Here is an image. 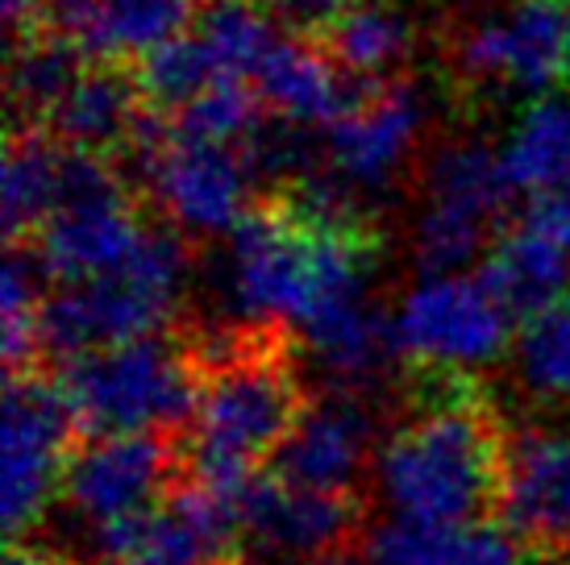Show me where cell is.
<instances>
[{
	"label": "cell",
	"mask_w": 570,
	"mask_h": 565,
	"mask_svg": "<svg viewBox=\"0 0 570 565\" xmlns=\"http://www.w3.org/2000/svg\"><path fill=\"white\" fill-rule=\"evenodd\" d=\"M416 416L380 445L375 490L392 519L459 528L500 507L508 437L466 375L416 366Z\"/></svg>",
	"instance_id": "cell-1"
},
{
	"label": "cell",
	"mask_w": 570,
	"mask_h": 565,
	"mask_svg": "<svg viewBox=\"0 0 570 565\" xmlns=\"http://www.w3.org/2000/svg\"><path fill=\"white\" fill-rule=\"evenodd\" d=\"M188 354L200 366V404L184 466L191 483L234 503L258 474L254 466L279 454L308 408L301 375L287 361L284 329L263 325L208 333V341L188 346Z\"/></svg>",
	"instance_id": "cell-2"
},
{
	"label": "cell",
	"mask_w": 570,
	"mask_h": 565,
	"mask_svg": "<svg viewBox=\"0 0 570 565\" xmlns=\"http://www.w3.org/2000/svg\"><path fill=\"white\" fill-rule=\"evenodd\" d=\"M188 282V246L175 229H146L138 254L121 270L80 287H55L38 308V349L71 361L142 337H159L171 325Z\"/></svg>",
	"instance_id": "cell-3"
},
{
	"label": "cell",
	"mask_w": 570,
	"mask_h": 565,
	"mask_svg": "<svg viewBox=\"0 0 570 565\" xmlns=\"http://www.w3.org/2000/svg\"><path fill=\"white\" fill-rule=\"evenodd\" d=\"M59 383L80 433L92 440L146 433L159 437V428L196 420L200 404V366L191 361L188 346H175L167 337H142L88 354L63 366Z\"/></svg>",
	"instance_id": "cell-4"
},
{
	"label": "cell",
	"mask_w": 570,
	"mask_h": 565,
	"mask_svg": "<svg viewBox=\"0 0 570 565\" xmlns=\"http://www.w3.org/2000/svg\"><path fill=\"white\" fill-rule=\"evenodd\" d=\"M80 433L59 378L38 370L9 375L4 424H0V507L9 536H21L47 519L50 503L63 495L71 437Z\"/></svg>",
	"instance_id": "cell-5"
},
{
	"label": "cell",
	"mask_w": 570,
	"mask_h": 565,
	"mask_svg": "<svg viewBox=\"0 0 570 565\" xmlns=\"http://www.w3.org/2000/svg\"><path fill=\"white\" fill-rule=\"evenodd\" d=\"M512 320L488 296V287L466 275L421 279L396 313L404 358L425 370L466 375L495 361L508 349Z\"/></svg>",
	"instance_id": "cell-6"
},
{
	"label": "cell",
	"mask_w": 570,
	"mask_h": 565,
	"mask_svg": "<svg viewBox=\"0 0 570 565\" xmlns=\"http://www.w3.org/2000/svg\"><path fill=\"white\" fill-rule=\"evenodd\" d=\"M238 533L234 503L188 478L155 512L83 536L96 565H222Z\"/></svg>",
	"instance_id": "cell-7"
},
{
	"label": "cell",
	"mask_w": 570,
	"mask_h": 565,
	"mask_svg": "<svg viewBox=\"0 0 570 565\" xmlns=\"http://www.w3.org/2000/svg\"><path fill=\"white\" fill-rule=\"evenodd\" d=\"M179 457L163 437H100L71 454L63 474V495L71 519L83 533H100L112 524L155 512L171 495V474Z\"/></svg>",
	"instance_id": "cell-8"
},
{
	"label": "cell",
	"mask_w": 570,
	"mask_h": 565,
	"mask_svg": "<svg viewBox=\"0 0 570 565\" xmlns=\"http://www.w3.org/2000/svg\"><path fill=\"white\" fill-rule=\"evenodd\" d=\"M567 0H512L462 38L466 79L508 92H541L567 71Z\"/></svg>",
	"instance_id": "cell-9"
},
{
	"label": "cell",
	"mask_w": 570,
	"mask_h": 565,
	"mask_svg": "<svg viewBox=\"0 0 570 565\" xmlns=\"http://www.w3.org/2000/svg\"><path fill=\"white\" fill-rule=\"evenodd\" d=\"M142 188L159 200L171 225L196 237L234 234L250 208L246 200L250 171L242 150L196 146L175 133L150 158V167L142 171Z\"/></svg>",
	"instance_id": "cell-10"
},
{
	"label": "cell",
	"mask_w": 570,
	"mask_h": 565,
	"mask_svg": "<svg viewBox=\"0 0 570 565\" xmlns=\"http://www.w3.org/2000/svg\"><path fill=\"white\" fill-rule=\"evenodd\" d=\"M504 528L541 557L570 553V433L521 428L508 437L500 483Z\"/></svg>",
	"instance_id": "cell-11"
},
{
	"label": "cell",
	"mask_w": 570,
	"mask_h": 565,
	"mask_svg": "<svg viewBox=\"0 0 570 565\" xmlns=\"http://www.w3.org/2000/svg\"><path fill=\"white\" fill-rule=\"evenodd\" d=\"M242 533L258 549L287 562H321L330 553H346V541L358 528L354 495L287 487L275 474H254L234 499Z\"/></svg>",
	"instance_id": "cell-12"
},
{
	"label": "cell",
	"mask_w": 570,
	"mask_h": 565,
	"mask_svg": "<svg viewBox=\"0 0 570 565\" xmlns=\"http://www.w3.org/2000/svg\"><path fill=\"white\" fill-rule=\"evenodd\" d=\"M371 457H380L375 412L366 408L363 395L325 391L301 412L292 437L271 462H275V478L287 487L354 495L358 474L375 466Z\"/></svg>",
	"instance_id": "cell-13"
},
{
	"label": "cell",
	"mask_w": 570,
	"mask_h": 565,
	"mask_svg": "<svg viewBox=\"0 0 570 565\" xmlns=\"http://www.w3.org/2000/svg\"><path fill=\"white\" fill-rule=\"evenodd\" d=\"M200 0H42L38 33L80 50L88 63H134L188 33Z\"/></svg>",
	"instance_id": "cell-14"
},
{
	"label": "cell",
	"mask_w": 570,
	"mask_h": 565,
	"mask_svg": "<svg viewBox=\"0 0 570 565\" xmlns=\"http://www.w3.org/2000/svg\"><path fill=\"white\" fill-rule=\"evenodd\" d=\"M421 129V96L409 79H387L333 121L321 138L325 171L342 188H383L409 158Z\"/></svg>",
	"instance_id": "cell-15"
},
{
	"label": "cell",
	"mask_w": 570,
	"mask_h": 565,
	"mask_svg": "<svg viewBox=\"0 0 570 565\" xmlns=\"http://www.w3.org/2000/svg\"><path fill=\"white\" fill-rule=\"evenodd\" d=\"M250 88L263 100V109H271L287 126L330 129L380 83H358L346 71H337V63L308 33L304 38L279 33L263 54V63L254 67Z\"/></svg>",
	"instance_id": "cell-16"
},
{
	"label": "cell",
	"mask_w": 570,
	"mask_h": 565,
	"mask_svg": "<svg viewBox=\"0 0 570 565\" xmlns=\"http://www.w3.org/2000/svg\"><path fill=\"white\" fill-rule=\"evenodd\" d=\"M138 112L142 96L129 63H88L83 76L71 83V92L42 121V129L67 150L117 158Z\"/></svg>",
	"instance_id": "cell-17"
},
{
	"label": "cell",
	"mask_w": 570,
	"mask_h": 565,
	"mask_svg": "<svg viewBox=\"0 0 570 565\" xmlns=\"http://www.w3.org/2000/svg\"><path fill=\"white\" fill-rule=\"evenodd\" d=\"M508 320H533L570 296V254L550 237L512 225L491 241L475 275Z\"/></svg>",
	"instance_id": "cell-18"
},
{
	"label": "cell",
	"mask_w": 570,
	"mask_h": 565,
	"mask_svg": "<svg viewBox=\"0 0 570 565\" xmlns=\"http://www.w3.org/2000/svg\"><path fill=\"white\" fill-rule=\"evenodd\" d=\"M524 545L504 524L433 528L387 519L366 536V565H524Z\"/></svg>",
	"instance_id": "cell-19"
},
{
	"label": "cell",
	"mask_w": 570,
	"mask_h": 565,
	"mask_svg": "<svg viewBox=\"0 0 570 565\" xmlns=\"http://www.w3.org/2000/svg\"><path fill=\"white\" fill-rule=\"evenodd\" d=\"M63 146L42 126H9L4 138V241L26 246L59 208Z\"/></svg>",
	"instance_id": "cell-20"
},
{
	"label": "cell",
	"mask_w": 570,
	"mask_h": 565,
	"mask_svg": "<svg viewBox=\"0 0 570 565\" xmlns=\"http://www.w3.org/2000/svg\"><path fill=\"white\" fill-rule=\"evenodd\" d=\"M500 167L512 191H524L529 200L558 191L570 184V96L550 92L538 96L521 121L512 126Z\"/></svg>",
	"instance_id": "cell-21"
},
{
	"label": "cell",
	"mask_w": 570,
	"mask_h": 565,
	"mask_svg": "<svg viewBox=\"0 0 570 565\" xmlns=\"http://www.w3.org/2000/svg\"><path fill=\"white\" fill-rule=\"evenodd\" d=\"M325 54H330L337 71H346L358 83H387L392 67L409 54L412 26L409 17L387 9V4H354L342 17L325 21L321 30L308 33Z\"/></svg>",
	"instance_id": "cell-22"
},
{
	"label": "cell",
	"mask_w": 570,
	"mask_h": 565,
	"mask_svg": "<svg viewBox=\"0 0 570 565\" xmlns=\"http://www.w3.org/2000/svg\"><path fill=\"white\" fill-rule=\"evenodd\" d=\"M80 50L50 38V33H30L9 47V112L13 126H42L55 105L71 92V83L83 76Z\"/></svg>",
	"instance_id": "cell-23"
},
{
	"label": "cell",
	"mask_w": 570,
	"mask_h": 565,
	"mask_svg": "<svg viewBox=\"0 0 570 565\" xmlns=\"http://www.w3.org/2000/svg\"><path fill=\"white\" fill-rule=\"evenodd\" d=\"M129 71H134L142 105L167 112V117L188 109L191 100L205 96L213 83H222V71L213 63L208 47L200 42V33H179L171 42L146 50L129 63Z\"/></svg>",
	"instance_id": "cell-24"
},
{
	"label": "cell",
	"mask_w": 570,
	"mask_h": 565,
	"mask_svg": "<svg viewBox=\"0 0 570 565\" xmlns=\"http://www.w3.org/2000/svg\"><path fill=\"white\" fill-rule=\"evenodd\" d=\"M508 188L500 155L479 141H454L442 146L429 162V200L454 205L466 212H479L488 220H500L508 212Z\"/></svg>",
	"instance_id": "cell-25"
},
{
	"label": "cell",
	"mask_w": 570,
	"mask_h": 565,
	"mask_svg": "<svg viewBox=\"0 0 570 565\" xmlns=\"http://www.w3.org/2000/svg\"><path fill=\"white\" fill-rule=\"evenodd\" d=\"M196 33L222 79H242V83H250L254 67L263 63L267 47L279 38L263 0H200Z\"/></svg>",
	"instance_id": "cell-26"
},
{
	"label": "cell",
	"mask_w": 570,
	"mask_h": 565,
	"mask_svg": "<svg viewBox=\"0 0 570 565\" xmlns=\"http://www.w3.org/2000/svg\"><path fill=\"white\" fill-rule=\"evenodd\" d=\"M258 129H263V100L242 79H222L205 96H196L188 109L171 112V133L196 146L242 150Z\"/></svg>",
	"instance_id": "cell-27"
},
{
	"label": "cell",
	"mask_w": 570,
	"mask_h": 565,
	"mask_svg": "<svg viewBox=\"0 0 570 565\" xmlns=\"http://www.w3.org/2000/svg\"><path fill=\"white\" fill-rule=\"evenodd\" d=\"M517 378L541 404H570V296L524 320L517 341Z\"/></svg>",
	"instance_id": "cell-28"
},
{
	"label": "cell",
	"mask_w": 570,
	"mask_h": 565,
	"mask_svg": "<svg viewBox=\"0 0 570 565\" xmlns=\"http://www.w3.org/2000/svg\"><path fill=\"white\" fill-rule=\"evenodd\" d=\"M42 279L47 270L38 262L33 246H9L4 254V282H0V337H4V366L9 375L33 370L38 349V308H42Z\"/></svg>",
	"instance_id": "cell-29"
},
{
	"label": "cell",
	"mask_w": 570,
	"mask_h": 565,
	"mask_svg": "<svg viewBox=\"0 0 570 565\" xmlns=\"http://www.w3.org/2000/svg\"><path fill=\"white\" fill-rule=\"evenodd\" d=\"M491 225L495 220L479 212L429 200L412 229V262L421 270V279H445V275H459L466 262H475V254L488 246Z\"/></svg>",
	"instance_id": "cell-30"
},
{
	"label": "cell",
	"mask_w": 570,
	"mask_h": 565,
	"mask_svg": "<svg viewBox=\"0 0 570 565\" xmlns=\"http://www.w3.org/2000/svg\"><path fill=\"white\" fill-rule=\"evenodd\" d=\"M271 4H275V9H284L292 21H301L304 30L313 33V30H321L325 21L342 17L346 9L363 4V0H271Z\"/></svg>",
	"instance_id": "cell-31"
},
{
	"label": "cell",
	"mask_w": 570,
	"mask_h": 565,
	"mask_svg": "<svg viewBox=\"0 0 570 565\" xmlns=\"http://www.w3.org/2000/svg\"><path fill=\"white\" fill-rule=\"evenodd\" d=\"M4 565H71L63 562L55 549H42V545H9V553H4Z\"/></svg>",
	"instance_id": "cell-32"
},
{
	"label": "cell",
	"mask_w": 570,
	"mask_h": 565,
	"mask_svg": "<svg viewBox=\"0 0 570 565\" xmlns=\"http://www.w3.org/2000/svg\"><path fill=\"white\" fill-rule=\"evenodd\" d=\"M313 565H366V562H354L350 553H330V557H321V562H313Z\"/></svg>",
	"instance_id": "cell-33"
},
{
	"label": "cell",
	"mask_w": 570,
	"mask_h": 565,
	"mask_svg": "<svg viewBox=\"0 0 570 565\" xmlns=\"http://www.w3.org/2000/svg\"><path fill=\"white\" fill-rule=\"evenodd\" d=\"M570 4V0H567ZM567 76H570V9H567Z\"/></svg>",
	"instance_id": "cell-34"
},
{
	"label": "cell",
	"mask_w": 570,
	"mask_h": 565,
	"mask_svg": "<svg viewBox=\"0 0 570 565\" xmlns=\"http://www.w3.org/2000/svg\"><path fill=\"white\" fill-rule=\"evenodd\" d=\"M222 565H267V562H246V557H238V562H222Z\"/></svg>",
	"instance_id": "cell-35"
}]
</instances>
